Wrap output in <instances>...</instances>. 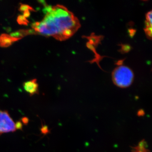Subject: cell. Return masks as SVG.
<instances>
[{
  "label": "cell",
  "mask_w": 152,
  "mask_h": 152,
  "mask_svg": "<svg viewBox=\"0 0 152 152\" xmlns=\"http://www.w3.org/2000/svg\"><path fill=\"white\" fill-rule=\"evenodd\" d=\"M45 10L44 19L32 25L34 33L64 41L71 37L80 27L78 19L64 6H48Z\"/></svg>",
  "instance_id": "1"
},
{
  "label": "cell",
  "mask_w": 152,
  "mask_h": 152,
  "mask_svg": "<svg viewBox=\"0 0 152 152\" xmlns=\"http://www.w3.org/2000/svg\"><path fill=\"white\" fill-rule=\"evenodd\" d=\"M134 74L130 68L126 66L117 67L112 73V79L116 86L120 88L129 86L134 80Z\"/></svg>",
  "instance_id": "2"
},
{
  "label": "cell",
  "mask_w": 152,
  "mask_h": 152,
  "mask_svg": "<svg viewBox=\"0 0 152 152\" xmlns=\"http://www.w3.org/2000/svg\"><path fill=\"white\" fill-rule=\"evenodd\" d=\"M16 124L7 111L0 110V135L17 130Z\"/></svg>",
  "instance_id": "3"
},
{
  "label": "cell",
  "mask_w": 152,
  "mask_h": 152,
  "mask_svg": "<svg viewBox=\"0 0 152 152\" xmlns=\"http://www.w3.org/2000/svg\"><path fill=\"white\" fill-rule=\"evenodd\" d=\"M24 89L31 96L39 94V86L37 79L25 82L23 84Z\"/></svg>",
  "instance_id": "4"
},
{
  "label": "cell",
  "mask_w": 152,
  "mask_h": 152,
  "mask_svg": "<svg viewBox=\"0 0 152 152\" xmlns=\"http://www.w3.org/2000/svg\"><path fill=\"white\" fill-rule=\"evenodd\" d=\"M19 40L20 39L12 37L10 35L2 34L0 36V46L4 48L8 47Z\"/></svg>",
  "instance_id": "5"
},
{
  "label": "cell",
  "mask_w": 152,
  "mask_h": 152,
  "mask_svg": "<svg viewBox=\"0 0 152 152\" xmlns=\"http://www.w3.org/2000/svg\"><path fill=\"white\" fill-rule=\"evenodd\" d=\"M152 11L148 12L146 15L145 32L149 38L152 37Z\"/></svg>",
  "instance_id": "6"
},
{
  "label": "cell",
  "mask_w": 152,
  "mask_h": 152,
  "mask_svg": "<svg viewBox=\"0 0 152 152\" xmlns=\"http://www.w3.org/2000/svg\"><path fill=\"white\" fill-rule=\"evenodd\" d=\"M18 23H19L20 24H23V25H27L28 24V20L27 18L24 16L23 15H20L19 16L18 18Z\"/></svg>",
  "instance_id": "7"
},
{
  "label": "cell",
  "mask_w": 152,
  "mask_h": 152,
  "mask_svg": "<svg viewBox=\"0 0 152 152\" xmlns=\"http://www.w3.org/2000/svg\"><path fill=\"white\" fill-rule=\"evenodd\" d=\"M20 10L24 12L26 11H34V9L32 8L30 6L26 4H21L20 7Z\"/></svg>",
  "instance_id": "8"
},
{
  "label": "cell",
  "mask_w": 152,
  "mask_h": 152,
  "mask_svg": "<svg viewBox=\"0 0 152 152\" xmlns=\"http://www.w3.org/2000/svg\"><path fill=\"white\" fill-rule=\"evenodd\" d=\"M23 123H25V124H27L28 122V118H24L23 119Z\"/></svg>",
  "instance_id": "9"
}]
</instances>
